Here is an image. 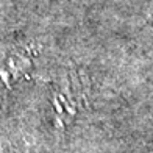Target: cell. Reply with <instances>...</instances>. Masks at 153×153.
I'll list each match as a JSON object with an SVG mask.
<instances>
[{
	"instance_id": "obj_1",
	"label": "cell",
	"mask_w": 153,
	"mask_h": 153,
	"mask_svg": "<svg viewBox=\"0 0 153 153\" xmlns=\"http://www.w3.org/2000/svg\"><path fill=\"white\" fill-rule=\"evenodd\" d=\"M0 153H2V145H0Z\"/></svg>"
}]
</instances>
